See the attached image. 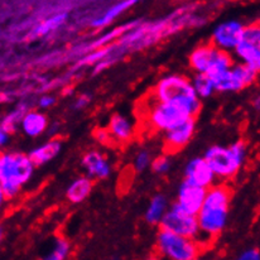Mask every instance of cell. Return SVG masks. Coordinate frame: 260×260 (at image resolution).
<instances>
[{"instance_id":"obj_1","label":"cell","mask_w":260,"mask_h":260,"mask_svg":"<svg viewBox=\"0 0 260 260\" xmlns=\"http://www.w3.org/2000/svg\"><path fill=\"white\" fill-rule=\"evenodd\" d=\"M233 191L223 183H215L207 188L204 205L196 215L201 233L202 246L217 238L228 225Z\"/></svg>"},{"instance_id":"obj_2","label":"cell","mask_w":260,"mask_h":260,"mask_svg":"<svg viewBox=\"0 0 260 260\" xmlns=\"http://www.w3.org/2000/svg\"><path fill=\"white\" fill-rule=\"evenodd\" d=\"M200 110L201 100L157 101L150 98L147 116L153 129L166 133L189 119H196Z\"/></svg>"},{"instance_id":"obj_3","label":"cell","mask_w":260,"mask_h":260,"mask_svg":"<svg viewBox=\"0 0 260 260\" xmlns=\"http://www.w3.org/2000/svg\"><path fill=\"white\" fill-rule=\"evenodd\" d=\"M35 172L36 167L27 153L0 152V184L7 201L19 196Z\"/></svg>"},{"instance_id":"obj_4","label":"cell","mask_w":260,"mask_h":260,"mask_svg":"<svg viewBox=\"0 0 260 260\" xmlns=\"http://www.w3.org/2000/svg\"><path fill=\"white\" fill-rule=\"evenodd\" d=\"M246 158L248 145L244 140H236L229 145H212L204 155L216 179L221 181L234 178L245 165Z\"/></svg>"},{"instance_id":"obj_5","label":"cell","mask_w":260,"mask_h":260,"mask_svg":"<svg viewBox=\"0 0 260 260\" xmlns=\"http://www.w3.org/2000/svg\"><path fill=\"white\" fill-rule=\"evenodd\" d=\"M158 254L167 260H189L200 256L204 246L197 241L168 231L159 230L157 235Z\"/></svg>"},{"instance_id":"obj_6","label":"cell","mask_w":260,"mask_h":260,"mask_svg":"<svg viewBox=\"0 0 260 260\" xmlns=\"http://www.w3.org/2000/svg\"><path fill=\"white\" fill-rule=\"evenodd\" d=\"M150 98L157 101L200 100L194 93L189 79L182 75L163 76L153 87Z\"/></svg>"},{"instance_id":"obj_7","label":"cell","mask_w":260,"mask_h":260,"mask_svg":"<svg viewBox=\"0 0 260 260\" xmlns=\"http://www.w3.org/2000/svg\"><path fill=\"white\" fill-rule=\"evenodd\" d=\"M160 230L168 231V233L176 234V235L183 236V238L191 239L201 244V233H200L197 218L193 215L182 211L178 206L172 204L168 209L167 214L165 215L163 220L159 223Z\"/></svg>"},{"instance_id":"obj_8","label":"cell","mask_w":260,"mask_h":260,"mask_svg":"<svg viewBox=\"0 0 260 260\" xmlns=\"http://www.w3.org/2000/svg\"><path fill=\"white\" fill-rule=\"evenodd\" d=\"M233 57L235 56L239 63L248 66L259 74L260 70V27L258 23L245 25L240 43L234 49ZM234 58V59H235Z\"/></svg>"},{"instance_id":"obj_9","label":"cell","mask_w":260,"mask_h":260,"mask_svg":"<svg viewBox=\"0 0 260 260\" xmlns=\"http://www.w3.org/2000/svg\"><path fill=\"white\" fill-rule=\"evenodd\" d=\"M258 79V72L235 62L229 71L212 79L216 92H238L251 86Z\"/></svg>"},{"instance_id":"obj_10","label":"cell","mask_w":260,"mask_h":260,"mask_svg":"<svg viewBox=\"0 0 260 260\" xmlns=\"http://www.w3.org/2000/svg\"><path fill=\"white\" fill-rule=\"evenodd\" d=\"M244 28H245V24L240 20L233 19L221 22L215 27L210 43L220 51L233 53L236 46L240 43Z\"/></svg>"},{"instance_id":"obj_11","label":"cell","mask_w":260,"mask_h":260,"mask_svg":"<svg viewBox=\"0 0 260 260\" xmlns=\"http://www.w3.org/2000/svg\"><path fill=\"white\" fill-rule=\"evenodd\" d=\"M206 188L194 186L187 181H182L177 191V199L174 205L178 206L182 211L189 215L196 216L204 205L205 197H206Z\"/></svg>"},{"instance_id":"obj_12","label":"cell","mask_w":260,"mask_h":260,"mask_svg":"<svg viewBox=\"0 0 260 260\" xmlns=\"http://www.w3.org/2000/svg\"><path fill=\"white\" fill-rule=\"evenodd\" d=\"M183 174L184 181L206 189L214 186L217 181L211 167L204 157H196L189 160L184 167Z\"/></svg>"},{"instance_id":"obj_13","label":"cell","mask_w":260,"mask_h":260,"mask_svg":"<svg viewBox=\"0 0 260 260\" xmlns=\"http://www.w3.org/2000/svg\"><path fill=\"white\" fill-rule=\"evenodd\" d=\"M194 130H196V119H189V120L166 132L163 140H165L167 153L172 154V153L183 149L193 138Z\"/></svg>"},{"instance_id":"obj_14","label":"cell","mask_w":260,"mask_h":260,"mask_svg":"<svg viewBox=\"0 0 260 260\" xmlns=\"http://www.w3.org/2000/svg\"><path fill=\"white\" fill-rule=\"evenodd\" d=\"M220 49L212 46L211 43H205L196 47L189 54V66L193 70L194 74H209L216 62Z\"/></svg>"},{"instance_id":"obj_15","label":"cell","mask_w":260,"mask_h":260,"mask_svg":"<svg viewBox=\"0 0 260 260\" xmlns=\"http://www.w3.org/2000/svg\"><path fill=\"white\" fill-rule=\"evenodd\" d=\"M82 167L90 179H106L111 174V165L100 150H90L82 157Z\"/></svg>"},{"instance_id":"obj_16","label":"cell","mask_w":260,"mask_h":260,"mask_svg":"<svg viewBox=\"0 0 260 260\" xmlns=\"http://www.w3.org/2000/svg\"><path fill=\"white\" fill-rule=\"evenodd\" d=\"M109 135L111 140L116 143H128L133 139L135 132V126L128 116L123 114H114L108 124Z\"/></svg>"},{"instance_id":"obj_17","label":"cell","mask_w":260,"mask_h":260,"mask_svg":"<svg viewBox=\"0 0 260 260\" xmlns=\"http://www.w3.org/2000/svg\"><path fill=\"white\" fill-rule=\"evenodd\" d=\"M62 150V142L58 138H52V139L47 140V142L42 143L38 147L33 148L29 153L28 157L32 160L35 167H42V166L47 165V163L52 162L57 155L61 153Z\"/></svg>"},{"instance_id":"obj_18","label":"cell","mask_w":260,"mask_h":260,"mask_svg":"<svg viewBox=\"0 0 260 260\" xmlns=\"http://www.w3.org/2000/svg\"><path fill=\"white\" fill-rule=\"evenodd\" d=\"M48 118L42 111L28 110L20 121L19 129L29 138H38L48 129Z\"/></svg>"},{"instance_id":"obj_19","label":"cell","mask_w":260,"mask_h":260,"mask_svg":"<svg viewBox=\"0 0 260 260\" xmlns=\"http://www.w3.org/2000/svg\"><path fill=\"white\" fill-rule=\"evenodd\" d=\"M170 201H168L167 196L162 193L154 194L152 200L149 201L147 210H145L144 218L149 225L159 226L160 221L163 220L165 215L167 214L168 209H170Z\"/></svg>"},{"instance_id":"obj_20","label":"cell","mask_w":260,"mask_h":260,"mask_svg":"<svg viewBox=\"0 0 260 260\" xmlns=\"http://www.w3.org/2000/svg\"><path fill=\"white\" fill-rule=\"evenodd\" d=\"M93 188V181L86 176L76 178L70 183L66 189V197L71 204H81L91 194Z\"/></svg>"},{"instance_id":"obj_21","label":"cell","mask_w":260,"mask_h":260,"mask_svg":"<svg viewBox=\"0 0 260 260\" xmlns=\"http://www.w3.org/2000/svg\"><path fill=\"white\" fill-rule=\"evenodd\" d=\"M135 3L137 2H134V0H124V2H119L116 3V4L111 5V7L109 8V9H106L100 17L95 18V19L91 22V27L92 28L108 27V25L110 24V23H113L116 18L120 17L123 13H125L126 10L130 9Z\"/></svg>"},{"instance_id":"obj_22","label":"cell","mask_w":260,"mask_h":260,"mask_svg":"<svg viewBox=\"0 0 260 260\" xmlns=\"http://www.w3.org/2000/svg\"><path fill=\"white\" fill-rule=\"evenodd\" d=\"M67 18H69V14H67V13H57V14L42 20V22L33 29V37H44V36H48L49 33L54 32V30L58 29L59 27H62V25L66 23Z\"/></svg>"},{"instance_id":"obj_23","label":"cell","mask_w":260,"mask_h":260,"mask_svg":"<svg viewBox=\"0 0 260 260\" xmlns=\"http://www.w3.org/2000/svg\"><path fill=\"white\" fill-rule=\"evenodd\" d=\"M189 81H191L194 93H196V96L200 100L211 98L216 92L214 81L206 74H194V76Z\"/></svg>"},{"instance_id":"obj_24","label":"cell","mask_w":260,"mask_h":260,"mask_svg":"<svg viewBox=\"0 0 260 260\" xmlns=\"http://www.w3.org/2000/svg\"><path fill=\"white\" fill-rule=\"evenodd\" d=\"M28 110H29V108H28L27 104H20L19 106H17L14 110L10 111V113L3 119V121L0 123V126H2V128L4 129V132H7L9 135L14 134V133L19 129L20 121H22L23 116H24V114L27 113Z\"/></svg>"},{"instance_id":"obj_25","label":"cell","mask_w":260,"mask_h":260,"mask_svg":"<svg viewBox=\"0 0 260 260\" xmlns=\"http://www.w3.org/2000/svg\"><path fill=\"white\" fill-rule=\"evenodd\" d=\"M70 250H71L70 241L64 238H57L51 250L41 260H66Z\"/></svg>"},{"instance_id":"obj_26","label":"cell","mask_w":260,"mask_h":260,"mask_svg":"<svg viewBox=\"0 0 260 260\" xmlns=\"http://www.w3.org/2000/svg\"><path fill=\"white\" fill-rule=\"evenodd\" d=\"M152 160V153L147 149H142L135 154L134 160H133V168H134L135 172H144L145 170L150 167Z\"/></svg>"},{"instance_id":"obj_27","label":"cell","mask_w":260,"mask_h":260,"mask_svg":"<svg viewBox=\"0 0 260 260\" xmlns=\"http://www.w3.org/2000/svg\"><path fill=\"white\" fill-rule=\"evenodd\" d=\"M149 168L155 174L165 176V174H167L171 171V168H172V162H171V159L168 155H166V154L157 155V157L153 158Z\"/></svg>"},{"instance_id":"obj_28","label":"cell","mask_w":260,"mask_h":260,"mask_svg":"<svg viewBox=\"0 0 260 260\" xmlns=\"http://www.w3.org/2000/svg\"><path fill=\"white\" fill-rule=\"evenodd\" d=\"M92 96L90 93H82V95L77 96L74 101V109L75 110H82V109L87 108L90 105Z\"/></svg>"},{"instance_id":"obj_29","label":"cell","mask_w":260,"mask_h":260,"mask_svg":"<svg viewBox=\"0 0 260 260\" xmlns=\"http://www.w3.org/2000/svg\"><path fill=\"white\" fill-rule=\"evenodd\" d=\"M54 104H56V98H54L53 95H43L42 98H40V100H38V106H40L41 109H43V110L52 108Z\"/></svg>"},{"instance_id":"obj_30","label":"cell","mask_w":260,"mask_h":260,"mask_svg":"<svg viewBox=\"0 0 260 260\" xmlns=\"http://www.w3.org/2000/svg\"><path fill=\"white\" fill-rule=\"evenodd\" d=\"M236 260H260V254L258 249H249L241 253Z\"/></svg>"},{"instance_id":"obj_31","label":"cell","mask_w":260,"mask_h":260,"mask_svg":"<svg viewBox=\"0 0 260 260\" xmlns=\"http://www.w3.org/2000/svg\"><path fill=\"white\" fill-rule=\"evenodd\" d=\"M95 138L98 142H100L101 144H106V143L109 142H113L110 138V135H109L108 130L104 129V130H98V132L95 133Z\"/></svg>"},{"instance_id":"obj_32","label":"cell","mask_w":260,"mask_h":260,"mask_svg":"<svg viewBox=\"0 0 260 260\" xmlns=\"http://www.w3.org/2000/svg\"><path fill=\"white\" fill-rule=\"evenodd\" d=\"M10 135L7 132H4V129L0 126V148H3L4 145H7V143L9 142Z\"/></svg>"},{"instance_id":"obj_33","label":"cell","mask_w":260,"mask_h":260,"mask_svg":"<svg viewBox=\"0 0 260 260\" xmlns=\"http://www.w3.org/2000/svg\"><path fill=\"white\" fill-rule=\"evenodd\" d=\"M5 201H7V199H5V194H4V192H3L2 184H0V210H2L3 206H4Z\"/></svg>"},{"instance_id":"obj_34","label":"cell","mask_w":260,"mask_h":260,"mask_svg":"<svg viewBox=\"0 0 260 260\" xmlns=\"http://www.w3.org/2000/svg\"><path fill=\"white\" fill-rule=\"evenodd\" d=\"M4 228H3L2 225H0V244H2L3 239H4Z\"/></svg>"},{"instance_id":"obj_35","label":"cell","mask_w":260,"mask_h":260,"mask_svg":"<svg viewBox=\"0 0 260 260\" xmlns=\"http://www.w3.org/2000/svg\"><path fill=\"white\" fill-rule=\"evenodd\" d=\"M148 260H162L159 258V256H152V258H149Z\"/></svg>"},{"instance_id":"obj_36","label":"cell","mask_w":260,"mask_h":260,"mask_svg":"<svg viewBox=\"0 0 260 260\" xmlns=\"http://www.w3.org/2000/svg\"><path fill=\"white\" fill-rule=\"evenodd\" d=\"M189 260H204L202 258H200V256H196V258H193V259H189Z\"/></svg>"},{"instance_id":"obj_37","label":"cell","mask_w":260,"mask_h":260,"mask_svg":"<svg viewBox=\"0 0 260 260\" xmlns=\"http://www.w3.org/2000/svg\"><path fill=\"white\" fill-rule=\"evenodd\" d=\"M113 260H116V259H113Z\"/></svg>"}]
</instances>
